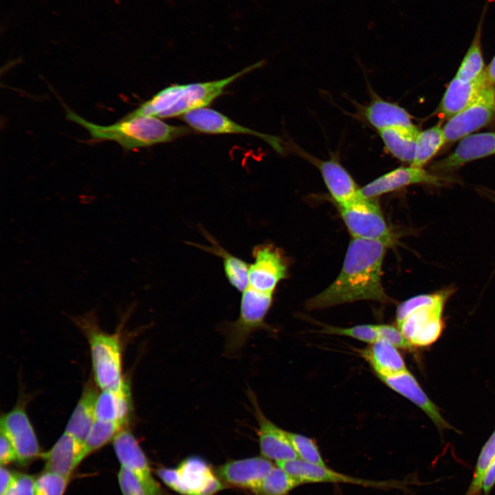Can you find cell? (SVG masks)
<instances>
[{
  "label": "cell",
  "instance_id": "f1b7e54d",
  "mask_svg": "<svg viewBox=\"0 0 495 495\" xmlns=\"http://www.w3.org/2000/svg\"><path fill=\"white\" fill-rule=\"evenodd\" d=\"M127 424L96 419L83 443L82 461L92 452L101 448L115 437Z\"/></svg>",
  "mask_w": 495,
  "mask_h": 495
},
{
  "label": "cell",
  "instance_id": "6da1fadb",
  "mask_svg": "<svg viewBox=\"0 0 495 495\" xmlns=\"http://www.w3.org/2000/svg\"><path fill=\"white\" fill-rule=\"evenodd\" d=\"M387 244L353 238L336 280L305 303L308 309L327 308L358 300L391 302L382 284V267Z\"/></svg>",
  "mask_w": 495,
  "mask_h": 495
},
{
  "label": "cell",
  "instance_id": "8d00e7d4",
  "mask_svg": "<svg viewBox=\"0 0 495 495\" xmlns=\"http://www.w3.org/2000/svg\"><path fill=\"white\" fill-rule=\"evenodd\" d=\"M380 338H383L397 349L414 351L415 346L403 335L397 326L390 324L377 325Z\"/></svg>",
  "mask_w": 495,
  "mask_h": 495
},
{
  "label": "cell",
  "instance_id": "5b68a950",
  "mask_svg": "<svg viewBox=\"0 0 495 495\" xmlns=\"http://www.w3.org/2000/svg\"><path fill=\"white\" fill-rule=\"evenodd\" d=\"M157 474L168 487L182 495H213L225 488L208 463L199 456L185 459L176 468H159Z\"/></svg>",
  "mask_w": 495,
  "mask_h": 495
},
{
  "label": "cell",
  "instance_id": "5bb4252c",
  "mask_svg": "<svg viewBox=\"0 0 495 495\" xmlns=\"http://www.w3.org/2000/svg\"><path fill=\"white\" fill-rule=\"evenodd\" d=\"M445 304L417 309L397 326L415 347L428 346L438 340L444 329Z\"/></svg>",
  "mask_w": 495,
  "mask_h": 495
},
{
  "label": "cell",
  "instance_id": "4fadbf2b",
  "mask_svg": "<svg viewBox=\"0 0 495 495\" xmlns=\"http://www.w3.org/2000/svg\"><path fill=\"white\" fill-rule=\"evenodd\" d=\"M290 476L300 484L311 483H350L364 487L378 488L399 487L401 483L391 481H374L361 479L337 472L327 466L311 464L299 458L277 463Z\"/></svg>",
  "mask_w": 495,
  "mask_h": 495
},
{
  "label": "cell",
  "instance_id": "f546056e",
  "mask_svg": "<svg viewBox=\"0 0 495 495\" xmlns=\"http://www.w3.org/2000/svg\"><path fill=\"white\" fill-rule=\"evenodd\" d=\"M483 16L459 69L455 78L470 81L476 79L484 70V62L481 51V35Z\"/></svg>",
  "mask_w": 495,
  "mask_h": 495
},
{
  "label": "cell",
  "instance_id": "7bdbcfd3",
  "mask_svg": "<svg viewBox=\"0 0 495 495\" xmlns=\"http://www.w3.org/2000/svg\"><path fill=\"white\" fill-rule=\"evenodd\" d=\"M485 70L490 84L495 85V56Z\"/></svg>",
  "mask_w": 495,
  "mask_h": 495
},
{
  "label": "cell",
  "instance_id": "ab89813d",
  "mask_svg": "<svg viewBox=\"0 0 495 495\" xmlns=\"http://www.w3.org/2000/svg\"><path fill=\"white\" fill-rule=\"evenodd\" d=\"M13 461H17V456L10 439L1 430L0 433V463L6 466Z\"/></svg>",
  "mask_w": 495,
  "mask_h": 495
},
{
  "label": "cell",
  "instance_id": "2e32d148",
  "mask_svg": "<svg viewBox=\"0 0 495 495\" xmlns=\"http://www.w3.org/2000/svg\"><path fill=\"white\" fill-rule=\"evenodd\" d=\"M300 154L320 170L331 197L338 206H346L360 196V188L336 158L320 160L302 151Z\"/></svg>",
  "mask_w": 495,
  "mask_h": 495
},
{
  "label": "cell",
  "instance_id": "7a4b0ae2",
  "mask_svg": "<svg viewBox=\"0 0 495 495\" xmlns=\"http://www.w3.org/2000/svg\"><path fill=\"white\" fill-rule=\"evenodd\" d=\"M65 109L67 120L85 129L93 142L114 141L126 151L172 142L190 132L188 127L170 125L149 116L127 114L112 124L100 125Z\"/></svg>",
  "mask_w": 495,
  "mask_h": 495
},
{
  "label": "cell",
  "instance_id": "484cf974",
  "mask_svg": "<svg viewBox=\"0 0 495 495\" xmlns=\"http://www.w3.org/2000/svg\"><path fill=\"white\" fill-rule=\"evenodd\" d=\"M98 394L93 387L87 386L65 428V432L82 443L96 419L95 404Z\"/></svg>",
  "mask_w": 495,
  "mask_h": 495
},
{
  "label": "cell",
  "instance_id": "4316f807",
  "mask_svg": "<svg viewBox=\"0 0 495 495\" xmlns=\"http://www.w3.org/2000/svg\"><path fill=\"white\" fill-rule=\"evenodd\" d=\"M386 151L397 160L412 163L416 140L419 133L415 126L412 128L393 127L378 131Z\"/></svg>",
  "mask_w": 495,
  "mask_h": 495
},
{
  "label": "cell",
  "instance_id": "60d3db41",
  "mask_svg": "<svg viewBox=\"0 0 495 495\" xmlns=\"http://www.w3.org/2000/svg\"><path fill=\"white\" fill-rule=\"evenodd\" d=\"M17 473H14L4 465L0 468V495H3L14 483Z\"/></svg>",
  "mask_w": 495,
  "mask_h": 495
},
{
  "label": "cell",
  "instance_id": "603a6c76",
  "mask_svg": "<svg viewBox=\"0 0 495 495\" xmlns=\"http://www.w3.org/2000/svg\"><path fill=\"white\" fill-rule=\"evenodd\" d=\"M360 355L380 377L393 375L407 371L404 360L398 349L388 341L379 338L369 346L358 350Z\"/></svg>",
  "mask_w": 495,
  "mask_h": 495
},
{
  "label": "cell",
  "instance_id": "44dd1931",
  "mask_svg": "<svg viewBox=\"0 0 495 495\" xmlns=\"http://www.w3.org/2000/svg\"><path fill=\"white\" fill-rule=\"evenodd\" d=\"M83 443L64 432L50 450L42 453L44 470L70 478L82 461Z\"/></svg>",
  "mask_w": 495,
  "mask_h": 495
},
{
  "label": "cell",
  "instance_id": "83f0119b",
  "mask_svg": "<svg viewBox=\"0 0 495 495\" xmlns=\"http://www.w3.org/2000/svg\"><path fill=\"white\" fill-rule=\"evenodd\" d=\"M446 143L443 128L434 126L423 131H419L415 146L412 166L424 168Z\"/></svg>",
  "mask_w": 495,
  "mask_h": 495
},
{
  "label": "cell",
  "instance_id": "836d02e7",
  "mask_svg": "<svg viewBox=\"0 0 495 495\" xmlns=\"http://www.w3.org/2000/svg\"><path fill=\"white\" fill-rule=\"evenodd\" d=\"M287 433L299 459L311 464L326 466L314 439L298 433L288 431Z\"/></svg>",
  "mask_w": 495,
  "mask_h": 495
},
{
  "label": "cell",
  "instance_id": "d590c367",
  "mask_svg": "<svg viewBox=\"0 0 495 495\" xmlns=\"http://www.w3.org/2000/svg\"><path fill=\"white\" fill-rule=\"evenodd\" d=\"M321 332L327 334L348 336L368 344H372L380 338L377 325L375 324H360L350 327L324 325Z\"/></svg>",
  "mask_w": 495,
  "mask_h": 495
},
{
  "label": "cell",
  "instance_id": "ffe728a7",
  "mask_svg": "<svg viewBox=\"0 0 495 495\" xmlns=\"http://www.w3.org/2000/svg\"><path fill=\"white\" fill-rule=\"evenodd\" d=\"M490 85L485 69L473 80L465 81L454 77L441 99L439 108L440 113L450 119L473 102Z\"/></svg>",
  "mask_w": 495,
  "mask_h": 495
},
{
  "label": "cell",
  "instance_id": "4dcf8cb0",
  "mask_svg": "<svg viewBox=\"0 0 495 495\" xmlns=\"http://www.w3.org/2000/svg\"><path fill=\"white\" fill-rule=\"evenodd\" d=\"M301 485L279 466H274L253 491L258 495H286Z\"/></svg>",
  "mask_w": 495,
  "mask_h": 495
},
{
  "label": "cell",
  "instance_id": "8fae6325",
  "mask_svg": "<svg viewBox=\"0 0 495 495\" xmlns=\"http://www.w3.org/2000/svg\"><path fill=\"white\" fill-rule=\"evenodd\" d=\"M248 396L252 405L258 424V437L261 456L276 461V463L298 458L287 431L277 426L265 416L253 391L249 390Z\"/></svg>",
  "mask_w": 495,
  "mask_h": 495
},
{
  "label": "cell",
  "instance_id": "d6a6232c",
  "mask_svg": "<svg viewBox=\"0 0 495 495\" xmlns=\"http://www.w3.org/2000/svg\"><path fill=\"white\" fill-rule=\"evenodd\" d=\"M495 458V430L483 446L473 472L472 478L465 495H479L489 466Z\"/></svg>",
  "mask_w": 495,
  "mask_h": 495
},
{
  "label": "cell",
  "instance_id": "30bf717a",
  "mask_svg": "<svg viewBox=\"0 0 495 495\" xmlns=\"http://www.w3.org/2000/svg\"><path fill=\"white\" fill-rule=\"evenodd\" d=\"M182 119L192 129L201 133L254 135L268 143L276 151H283L278 138L242 126L223 113L208 107L190 111L182 116Z\"/></svg>",
  "mask_w": 495,
  "mask_h": 495
},
{
  "label": "cell",
  "instance_id": "b9f144b4",
  "mask_svg": "<svg viewBox=\"0 0 495 495\" xmlns=\"http://www.w3.org/2000/svg\"><path fill=\"white\" fill-rule=\"evenodd\" d=\"M495 485V458L489 466L485 474L483 483L482 491L483 495H489L493 487Z\"/></svg>",
  "mask_w": 495,
  "mask_h": 495
},
{
  "label": "cell",
  "instance_id": "cb8c5ba5",
  "mask_svg": "<svg viewBox=\"0 0 495 495\" xmlns=\"http://www.w3.org/2000/svg\"><path fill=\"white\" fill-rule=\"evenodd\" d=\"M365 120L377 131L393 127L412 128L411 116L396 103L375 96L362 111Z\"/></svg>",
  "mask_w": 495,
  "mask_h": 495
},
{
  "label": "cell",
  "instance_id": "e575fe53",
  "mask_svg": "<svg viewBox=\"0 0 495 495\" xmlns=\"http://www.w3.org/2000/svg\"><path fill=\"white\" fill-rule=\"evenodd\" d=\"M70 478L44 470L35 478L34 495H64Z\"/></svg>",
  "mask_w": 495,
  "mask_h": 495
},
{
  "label": "cell",
  "instance_id": "9c48e42d",
  "mask_svg": "<svg viewBox=\"0 0 495 495\" xmlns=\"http://www.w3.org/2000/svg\"><path fill=\"white\" fill-rule=\"evenodd\" d=\"M113 447L120 463L140 481L146 495H164L154 478L147 458L130 430L122 429L113 439Z\"/></svg>",
  "mask_w": 495,
  "mask_h": 495
},
{
  "label": "cell",
  "instance_id": "ac0fdd59",
  "mask_svg": "<svg viewBox=\"0 0 495 495\" xmlns=\"http://www.w3.org/2000/svg\"><path fill=\"white\" fill-rule=\"evenodd\" d=\"M379 378L393 390L421 409L441 431L454 429L442 416L438 406L428 397L415 377L408 370Z\"/></svg>",
  "mask_w": 495,
  "mask_h": 495
},
{
  "label": "cell",
  "instance_id": "9a60e30c",
  "mask_svg": "<svg viewBox=\"0 0 495 495\" xmlns=\"http://www.w3.org/2000/svg\"><path fill=\"white\" fill-rule=\"evenodd\" d=\"M445 179L432 174L424 168L401 166L377 177L360 188L362 197L375 199L383 194L393 192L412 184L440 186Z\"/></svg>",
  "mask_w": 495,
  "mask_h": 495
},
{
  "label": "cell",
  "instance_id": "7402d4cb",
  "mask_svg": "<svg viewBox=\"0 0 495 495\" xmlns=\"http://www.w3.org/2000/svg\"><path fill=\"white\" fill-rule=\"evenodd\" d=\"M132 412L131 388L126 381L120 390H102L97 395L96 419L128 424Z\"/></svg>",
  "mask_w": 495,
  "mask_h": 495
},
{
  "label": "cell",
  "instance_id": "8992f818",
  "mask_svg": "<svg viewBox=\"0 0 495 495\" xmlns=\"http://www.w3.org/2000/svg\"><path fill=\"white\" fill-rule=\"evenodd\" d=\"M338 208L353 238L381 241L388 246L395 242L375 199L364 198L360 195L350 204Z\"/></svg>",
  "mask_w": 495,
  "mask_h": 495
},
{
  "label": "cell",
  "instance_id": "d4e9b609",
  "mask_svg": "<svg viewBox=\"0 0 495 495\" xmlns=\"http://www.w3.org/2000/svg\"><path fill=\"white\" fill-rule=\"evenodd\" d=\"M201 232L210 245L194 243L191 245L221 257L227 280L233 287L242 293L248 283L250 264L225 250L206 230H202Z\"/></svg>",
  "mask_w": 495,
  "mask_h": 495
},
{
  "label": "cell",
  "instance_id": "277c9868",
  "mask_svg": "<svg viewBox=\"0 0 495 495\" xmlns=\"http://www.w3.org/2000/svg\"><path fill=\"white\" fill-rule=\"evenodd\" d=\"M94 381L101 390H120L126 380L122 376L120 336L93 330L88 334Z\"/></svg>",
  "mask_w": 495,
  "mask_h": 495
},
{
  "label": "cell",
  "instance_id": "7c38bea8",
  "mask_svg": "<svg viewBox=\"0 0 495 495\" xmlns=\"http://www.w3.org/2000/svg\"><path fill=\"white\" fill-rule=\"evenodd\" d=\"M1 430L14 446L19 463L27 465L41 456L36 432L23 407L16 406L1 417Z\"/></svg>",
  "mask_w": 495,
  "mask_h": 495
},
{
  "label": "cell",
  "instance_id": "52a82bcc",
  "mask_svg": "<svg viewBox=\"0 0 495 495\" xmlns=\"http://www.w3.org/2000/svg\"><path fill=\"white\" fill-rule=\"evenodd\" d=\"M495 118V85L486 87L469 106L443 127L446 143L461 140L488 124Z\"/></svg>",
  "mask_w": 495,
  "mask_h": 495
},
{
  "label": "cell",
  "instance_id": "ba28073f",
  "mask_svg": "<svg viewBox=\"0 0 495 495\" xmlns=\"http://www.w3.org/2000/svg\"><path fill=\"white\" fill-rule=\"evenodd\" d=\"M252 256L248 285L274 293L287 274V263L282 252L271 243H262L252 248Z\"/></svg>",
  "mask_w": 495,
  "mask_h": 495
},
{
  "label": "cell",
  "instance_id": "d6986e66",
  "mask_svg": "<svg viewBox=\"0 0 495 495\" xmlns=\"http://www.w3.org/2000/svg\"><path fill=\"white\" fill-rule=\"evenodd\" d=\"M495 154V133L470 134L462 138L455 150L436 162V170H450L464 164Z\"/></svg>",
  "mask_w": 495,
  "mask_h": 495
},
{
  "label": "cell",
  "instance_id": "1f68e13d",
  "mask_svg": "<svg viewBox=\"0 0 495 495\" xmlns=\"http://www.w3.org/2000/svg\"><path fill=\"white\" fill-rule=\"evenodd\" d=\"M454 289L448 287L431 294H420L407 299L400 303L396 311L397 325L399 324L408 315L422 307H430L446 302L452 296Z\"/></svg>",
  "mask_w": 495,
  "mask_h": 495
},
{
  "label": "cell",
  "instance_id": "f35d334b",
  "mask_svg": "<svg viewBox=\"0 0 495 495\" xmlns=\"http://www.w3.org/2000/svg\"><path fill=\"white\" fill-rule=\"evenodd\" d=\"M35 477L19 473L13 485L3 495H34Z\"/></svg>",
  "mask_w": 495,
  "mask_h": 495
},
{
  "label": "cell",
  "instance_id": "3957f363",
  "mask_svg": "<svg viewBox=\"0 0 495 495\" xmlns=\"http://www.w3.org/2000/svg\"><path fill=\"white\" fill-rule=\"evenodd\" d=\"M261 65L262 62L257 63L219 80L170 85L160 90L128 114L168 118L207 107L233 81Z\"/></svg>",
  "mask_w": 495,
  "mask_h": 495
},
{
  "label": "cell",
  "instance_id": "e0dca14e",
  "mask_svg": "<svg viewBox=\"0 0 495 495\" xmlns=\"http://www.w3.org/2000/svg\"><path fill=\"white\" fill-rule=\"evenodd\" d=\"M274 466L272 461L254 456L224 463L216 474L223 483L254 491Z\"/></svg>",
  "mask_w": 495,
  "mask_h": 495
},
{
  "label": "cell",
  "instance_id": "74e56055",
  "mask_svg": "<svg viewBox=\"0 0 495 495\" xmlns=\"http://www.w3.org/2000/svg\"><path fill=\"white\" fill-rule=\"evenodd\" d=\"M118 481L123 495H146L140 481L122 465L118 473Z\"/></svg>",
  "mask_w": 495,
  "mask_h": 495
}]
</instances>
